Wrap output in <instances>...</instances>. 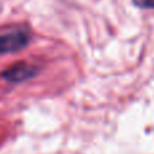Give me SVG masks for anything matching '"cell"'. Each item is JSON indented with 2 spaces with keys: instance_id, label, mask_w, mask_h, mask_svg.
Returning a JSON list of instances; mask_svg holds the SVG:
<instances>
[{
  "instance_id": "2",
  "label": "cell",
  "mask_w": 154,
  "mask_h": 154,
  "mask_svg": "<svg viewBox=\"0 0 154 154\" xmlns=\"http://www.w3.org/2000/svg\"><path fill=\"white\" fill-rule=\"evenodd\" d=\"M37 73L38 68L35 65L29 64V62H18L7 68L2 73V77L11 84H19V82H24L26 80L32 79Z\"/></svg>"
},
{
  "instance_id": "1",
  "label": "cell",
  "mask_w": 154,
  "mask_h": 154,
  "mask_svg": "<svg viewBox=\"0 0 154 154\" xmlns=\"http://www.w3.org/2000/svg\"><path fill=\"white\" fill-rule=\"evenodd\" d=\"M31 41V31L27 26H11L0 29V54L16 53Z\"/></svg>"
},
{
  "instance_id": "3",
  "label": "cell",
  "mask_w": 154,
  "mask_h": 154,
  "mask_svg": "<svg viewBox=\"0 0 154 154\" xmlns=\"http://www.w3.org/2000/svg\"><path fill=\"white\" fill-rule=\"evenodd\" d=\"M133 2L141 8H154V0H133Z\"/></svg>"
}]
</instances>
